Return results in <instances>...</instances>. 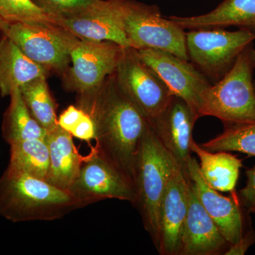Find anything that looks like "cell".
I'll use <instances>...</instances> for the list:
<instances>
[{
	"label": "cell",
	"mask_w": 255,
	"mask_h": 255,
	"mask_svg": "<svg viewBox=\"0 0 255 255\" xmlns=\"http://www.w3.org/2000/svg\"><path fill=\"white\" fill-rule=\"evenodd\" d=\"M77 106L95 123L96 148L133 181L147 120L119 88L114 73L98 88L78 95Z\"/></svg>",
	"instance_id": "cell-1"
},
{
	"label": "cell",
	"mask_w": 255,
	"mask_h": 255,
	"mask_svg": "<svg viewBox=\"0 0 255 255\" xmlns=\"http://www.w3.org/2000/svg\"><path fill=\"white\" fill-rule=\"evenodd\" d=\"M80 206L71 193L6 168L0 177V216L14 223L54 221Z\"/></svg>",
	"instance_id": "cell-2"
},
{
	"label": "cell",
	"mask_w": 255,
	"mask_h": 255,
	"mask_svg": "<svg viewBox=\"0 0 255 255\" xmlns=\"http://www.w3.org/2000/svg\"><path fill=\"white\" fill-rule=\"evenodd\" d=\"M255 69V50L251 43L238 55L231 70L203 92L200 117H216L228 126L254 123Z\"/></svg>",
	"instance_id": "cell-3"
},
{
	"label": "cell",
	"mask_w": 255,
	"mask_h": 255,
	"mask_svg": "<svg viewBox=\"0 0 255 255\" xmlns=\"http://www.w3.org/2000/svg\"><path fill=\"white\" fill-rule=\"evenodd\" d=\"M178 167L147 122L134 171L136 196L134 205L138 209L145 230L155 246L158 238L159 203L169 179Z\"/></svg>",
	"instance_id": "cell-4"
},
{
	"label": "cell",
	"mask_w": 255,
	"mask_h": 255,
	"mask_svg": "<svg viewBox=\"0 0 255 255\" xmlns=\"http://www.w3.org/2000/svg\"><path fill=\"white\" fill-rule=\"evenodd\" d=\"M124 28L130 48L163 50L189 60L186 32L171 18L163 17L157 6L126 0Z\"/></svg>",
	"instance_id": "cell-5"
},
{
	"label": "cell",
	"mask_w": 255,
	"mask_h": 255,
	"mask_svg": "<svg viewBox=\"0 0 255 255\" xmlns=\"http://www.w3.org/2000/svg\"><path fill=\"white\" fill-rule=\"evenodd\" d=\"M26 56L50 72L62 73L80 38L53 22L16 23L2 31Z\"/></svg>",
	"instance_id": "cell-6"
},
{
	"label": "cell",
	"mask_w": 255,
	"mask_h": 255,
	"mask_svg": "<svg viewBox=\"0 0 255 255\" xmlns=\"http://www.w3.org/2000/svg\"><path fill=\"white\" fill-rule=\"evenodd\" d=\"M255 40V30L223 28L189 30L186 33L189 59L205 76L219 81L232 68L242 51Z\"/></svg>",
	"instance_id": "cell-7"
},
{
	"label": "cell",
	"mask_w": 255,
	"mask_h": 255,
	"mask_svg": "<svg viewBox=\"0 0 255 255\" xmlns=\"http://www.w3.org/2000/svg\"><path fill=\"white\" fill-rule=\"evenodd\" d=\"M80 208L105 199L135 204L133 181L96 148L84 157L76 179L69 189Z\"/></svg>",
	"instance_id": "cell-8"
},
{
	"label": "cell",
	"mask_w": 255,
	"mask_h": 255,
	"mask_svg": "<svg viewBox=\"0 0 255 255\" xmlns=\"http://www.w3.org/2000/svg\"><path fill=\"white\" fill-rule=\"evenodd\" d=\"M114 75L119 88L147 121L159 115L174 97L160 77L130 47L124 48Z\"/></svg>",
	"instance_id": "cell-9"
},
{
	"label": "cell",
	"mask_w": 255,
	"mask_h": 255,
	"mask_svg": "<svg viewBox=\"0 0 255 255\" xmlns=\"http://www.w3.org/2000/svg\"><path fill=\"white\" fill-rule=\"evenodd\" d=\"M124 47L115 42L80 39L71 53V68L64 72L67 90L78 95L93 91L113 74Z\"/></svg>",
	"instance_id": "cell-10"
},
{
	"label": "cell",
	"mask_w": 255,
	"mask_h": 255,
	"mask_svg": "<svg viewBox=\"0 0 255 255\" xmlns=\"http://www.w3.org/2000/svg\"><path fill=\"white\" fill-rule=\"evenodd\" d=\"M125 3L126 0H97L73 14L56 16L53 21L80 39L115 42L128 48L124 28Z\"/></svg>",
	"instance_id": "cell-11"
},
{
	"label": "cell",
	"mask_w": 255,
	"mask_h": 255,
	"mask_svg": "<svg viewBox=\"0 0 255 255\" xmlns=\"http://www.w3.org/2000/svg\"><path fill=\"white\" fill-rule=\"evenodd\" d=\"M136 50L144 63L160 77L172 94L187 102L199 114L201 95L211 85L205 75L194 64L189 63V60L182 59L169 52L155 49Z\"/></svg>",
	"instance_id": "cell-12"
},
{
	"label": "cell",
	"mask_w": 255,
	"mask_h": 255,
	"mask_svg": "<svg viewBox=\"0 0 255 255\" xmlns=\"http://www.w3.org/2000/svg\"><path fill=\"white\" fill-rule=\"evenodd\" d=\"M199 114L187 102L174 96L159 115L147 121L156 137L173 157L187 177V164L191 157L193 130Z\"/></svg>",
	"instance_id": "cell-13"
},
{
	"label": "cell",
	"mask_w": 255,
	"mask_h": 255,
	"mask_svg": "<svg viewBox=\"0 0 255 255\" xmlns=\"http://www.w3.org/2000/svg\"><path fill=\"white\" fill-rule=\"evenodd\" d=\"M187 177L201 205L225 239L230 246L238 243L244 235V223L237 194L233 191L227 197L210 187L201 176L199 162L191 156L187 164Z\"/></svg>",
	"instance_id": "cell-14"
},
{
	"label": "cell",
	"mask_w": 255,
	"mask_h": 255,
	"mask_svg": "<svg viewBox=\"0 0 255 255\" xmlns=\"http://www.w3.org/2000/svg\"><path fill=\"white\" fill-rule=\"evenodd\" d=\"M189 179L178 167L165 188L158 212L156 248L162 255H179L182 228L189 204Z\"/></svg>",
	"instance_id": "cell-15"
},
{
	"label": "cell",
	"mask_w": 255,
	"mask_h": 255,
	"mask_svg": "<svg viewBox=\"0 0 255 255\" xmlns=\"http://www.w3.org/2000/svg\"><path fill=\"white\" fill-rule=\"evenodd\" d=\"M189 183V204L182 228L179 255H215L226 253L229 243L201 205L193 190L190 180Z\"/></svg>",
	"instance_id": "cell-16"
},
{
	"label": "cell",
	"mask_w": 255,
	"mask_h": 255,
	"mask_svg": "<svg viewBox=\"0 0 255 255\" xmlns=\"http://www.w3.org/2000/svg\"><path fill=\"white\" fill-rule=\"evenodd\" d=\"M49 167L46 180L60 189L69 190L76 179L84 157L79 153L71 133L58 126L47 132Z\"/></svg>",
	"instance_id": "cell-17"
},
{
	"label": "cell",
	"mask_w": 255,
	"mask_h": 255,
	"mask_svg": "<svg viewBox=\"0 0 255 255\" xmlns=\"http://www.w3.org/2000/svg\"><path fill=\"white\" fill-rule=\"evenodd\" d=\"M169 18L184 30L214 29L232 26L255 30V0H225L206 14Z\"/></svg>",
	"instance_id": "cell-18"
},
{
	"label": "cell",
	"mask_w": 255,
	"mask_h": 255,
	"mask_svg": "<svg viewBox=\"0 0 255 255\" xmlns=\"http://www.w3.org/2000/svg\"><path fill=\"white\" fill-rule=\"evenodd\" d=\"M47 70L30 59L9 37L0 39V94L10 96L16 89L38 78H46Z\"/></svg>",
	"instance_id": "cell-19"
},
{
	"label": "cell",
	"mask_w": 255,
	"mask_h": 255,
	"mask_svg": "<svg viewBox=\"0 0 255 255\" xmlns=\"http://www.w3.org/2000/svg\"><path fill=\"white\" fill-rule=\"evenodd\" d=\"M191 150L199 157L201 176L210 187L223 192L235 191L240 170L243 167L241 159L226 151L206 150L194 140Z\"/></svg>",
	"instance_id": "cell-20"
},
{
	"label": "cell",
	"mask_w": 255,
	"mask_h": 255,
	"mask_svg": "<svg viewBox=\"0 0 255 255\" xmlns=\"http://www.w3.org/2000/svg\"><path fill=\"white\" fill-rule=\"evenodd\" d=\"M10 104L4 114L2 135L9 145L30 139H46L47 131L33 118L19 89L9 96Z\"/></svg>",
	"instance_id": "cell-21"
},
{
	"label": "cell",
	"mask_w": 255,
	"mask_h": 255,
	"mask_svg": "<svg viewBox=\"0 0 255 255\" xmlns=\"http://www.w3.org/2000/svg\"><path fill=\"white\" fill-rule=\"evenodd\" d=\"M49 150L46 139H30L10 145L7 169L46 180Z\"/></svg>",
	"instance_id": "cell-22"
},
{
	"label": "cell",
	"mask_w": 255,
	"mask_h": 255,
	"mask_svg": "<svg viewBox=\"0 0 255 255\" xmlns=\"http://www.w3.org/2000/svg\"><path fill=\"white\" fill-rule=\"evenodd\" d=\"M33 118L47 132L58 127L56 105L50 95L46 78H38L19 89Z\"/></svg>",
	"instance_id": "cell-23"
},
{
	"label": "cell",
	"mask_w": 255,
	"mask_h": 255,
	"mask_svg": "<svg viewBox=\"0 0 255 255\" xmlns=\"http://www.w3.org/2000/svg\"><path fill=\"white\" fill-rule=\"evenodd\" d=\"M200 146L211 152L236 151L255 157V122L228 126L222 133Z\"/></svg>",
	"instance_id": "cell-24"
},
{
	"label": "cell",
	"mask_w": 255,
	"mask_h": 255,
	"mask_svg": "<svg viewBox=\"0 0 255 255\" xmlns=\"http://www.w3.org/2000/svg\"><path fill=\"white\" fill-rule=\"evenodd\" d=\"M0 17L8 24L53 22V18L32 0H0Z\"/></svg>",
	"instance_id": "cell-25"
},
{
	"label": "cell",
	"mask_w": 255,
	"mask_h": 255,
	"mask_svg": "<svg viewBox=\"0 0 255 255\" xmlns=\"http://www.w3.org/2000/svg\"><path fill=\"white\" fill-rule=\"evenodd\" d=\"M47 14L56 16L73 14L85 9L97 0H32Z\"/></svg>",
	"instance_id": "cell-26"
},
{
	"label": "cell",
	"mask_w": 255,
	"mask_h": 255,
	"mask_svg": "<svg viewBox=\"0 0 255 255\" xmlns=\"http://www.w3.org/2000/svg\"><path fill=\"white\" fill-rule=\"evenodd\" d=\"M247 184L246 187L240 191L238 199L241 207L248 213L255 214V165L246 172Z\"/></svg>",
	"instance_id": "cell-27"
},
{
	"label": "cell",
	"mask_w": 255,
	"mask_h": 255,
	"mask_svg": "<svg viewBox=\"0 0 255 255\" xmlns=\"http://www.w3.org/2000/svg\"><path fill=\"white\" fill-rule=\"evenodd\" d=\"M85 112L78 106H70L60 116L58 119V126L70 133L81 120Z\"/></svg>",
	"instance_id": "cell-28"
},
{
	"label": "cell",
	"mask_w": 255,
	"mask_h": 255,
	"mask_svg": "<svg viewBox=\"0 0 255 255\" xmlns=\"http://www.w3.org/2000/svg\"><path fill=\"white\" fill-rule=\"evenodd\" d=\"M70 133L73 136L85 141L95 140V126L90 116L85 112L81 120Z\"/></svg>",
	"instance_id": "cell-29"
},
{
	"label": "cell",
	"mask_w": 255,
	"mask_h": 255,
	"mask_svg": "<svg viewBox=\"0 0 255 255\" xmlns=\"http://www.w3.org/2000/svg\"><path fill=\"white\" fill-rule=\"evenodd\" d=\"M255 243V232L248 231L243 235L241 241L236 244L230 246L228 251L225 253L226 255H243L246 254L250 247Z\"/></svg>",
	"instance_id": "cell-30"
},
{
	"label": "cell",
	"mask_w": 255,
	"mask_h": 255,
	"mask_svg": "<svg viewBox=\"0 0 255 255\" xmlns=\"http://www.w3.org/2000/svg\"><path fill=\"white\" fill-rule=\"evenodd\" d=\"M8 23L0 17V31H3L8 26Z\"/></svg>",
	"instance_id": "cell-31"
},
{
	"label": "cell",
	"mask_w": 255,
	"mask_h": 255,
	"mask_svg": "<svg viewBox=\"0 0 255 255\" xmlns=\"http://www.w3.org/2000/svg\"></svg>",
	"instance_id": "cell-32"
}]
</instances>
